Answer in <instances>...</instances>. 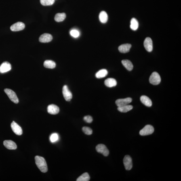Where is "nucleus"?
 Here are the masks:
<instances>
[{"mask_svg":"<svg viewBox=\"0 0 181 181\" xmlns=\"http://www.w3.org/2000/svg\"><path fill=\"white\" fill-rule=\"evenodd\" d=\"M44 66L46 68L53 69L56 67V64L52 60H46L44 63Z\"/></svg>","mask_w":181,"mask_h":181,"instance_id":"4be33fe9","label":"nucleus"},{"mask_svg":"<svg viewBox=\"0 0 181 181\" xmlns=\"http://www.w3.org/2000/svg\"><path fill=\"white\" fill-rule=\"evenodd\" d=\"M144 44L145 48L148 52H151L153 50V42L151 38L149 37L146 38L145 40Z\"/></svg>","mask_w":181,"mask_h":181,"instance_id":"9d476101","label":"nucleus"},{"mask_svg":"<svg viewBox=\"0 0 181 181\" xmlns=\"http://www.w3.org/2000/svg\"><path fill=\"white\" fill-rule=\"evenodd\" d=\"M161 79L158 73L156 72H153L149 78V82L151 84L153 85H158L160 83Z\"/></svg>","mask_w":181,"mask_h":181,"instance_id":"f03ea898","label":"nucleus"},{"mask_svg":"<svg viewBox=\"0 0 181 181\" xmlns=\"http://www.w3.org/2000/svg\"><path fill=\"white\" fill-rule=\"evenodd\" d=\"M35 161L36 165L42 172L45 173L47 172V166L44 158L37 156L35 157Z\"/></svg>","mask_w":181,"mask_h":181,"instance_id":"f257e3e1","label":"nucleus"},{"mask_svg":"<svg viewBox=\"0 0 181 181\" xmlns=\"http://www.w3.org/2000/svg\"><path fill=\"white\" fill-rule=\"evenodd\" d=\"M90 180L88 173L86 172L83 173L81 176L78 178L77 180V181H89Z\"/></svg>","mask_w":181,"mask_h":181,"instance_id":"a878e982","label":"nucleus"},{"mask_svg":"<svg viewBox=\"0 0 181 181\" xmlns=\"http://www.w3.org/2000/svg\"><path fill=\"white\" fill-rule=\"evenodd\" d=\"M62 94L65 99L67 101H70L72 97V93L68 89L67 86L64 85L62 88Z\"/></svg>","mask_w":181,"mask_h":181,"instance_id":"0eeeda50","label":"nucleus"},{"mask_svg":"<svg viewBox=\"0 0 181 181\" xmlns=\"http://www.w3.org/2000/svg\"><path fill=\"white\" fill-rule=\"evenodd\" d=\"M131 47V45L129 44H125L120 45L119 47V50L120 52L122 53L128 52Z\"/></svg>","mask_w":181,"mask_h":181,"instance_id":"dca6fc26","label":"nucleus"},{"mask_svg":"<svg viewBox=\"0 0 181 181\" xmlns=\"http://www.w3.org/2000/svg\"><path fill=\"white\" fill-rule=\"evenodd\" d=\"M66 17V15L65 13H58L55 16L54 19L57 22H61L64 20Z\"/></svg>","mask_w":181,"mask_h":181,"instance_id":"5701e85b","label":"nucleus"},{"mask_svg":"<svg viewBox=\"0 0 181 181\" xmlns=\"http://www.w3.org/2000/svg\"><path fill=\"white\" fill-rule=\"evenodd\" d=\"M11 127L13 131L15 134L19 136L22 134L23 131L21 127L14 121H13L11 123Z\"/></svg>","mask_w":181,"mask_h":181,"instance_id":"9b49d317","label":"nucleus"},{"mask_svg":"<svg viewBox=\"0 0 181 181\" xmlns=\"http://www.w3.org/2000/svg\"><path fill=\"white\" fill-rule=\"evenodd\" d=\"M59 139V136L57 133H53L50 136V140L51 142L54 143L57 141Z\"/></svg>","mask_w":181,"mask_h":181,"instance_id":"cd10ccee","label":"nucleus"},{"mask_svg":"<svg viewBox=\"0 0 181 181\" xmlns=\"http://www.w3.org/2000/svg\"><path fill=\"white\" fill-rule=\"evenodd\" d=\"M52 36L51 34L44 33L40 36L39 40L42 43H48L52 41Z\"/></svg>","mask_w":181,"mask_h":181,"instance_id":"f8f14e48","label":"nucleus"},{"mask_svg":"<svg viewBox=\"0 0 181 181\" xmlns=\"http://www.w3.org/2000/svg\"><path fill=\"white\" fill-rule=\"evenodd\" d=\"M140 100L141 102L144 105L150 107L152 105V101L147 96H142L141 97Z\"/></svg>","mask_w":181,"mask_h":181,"instance_id":"f3484780","label":"nucleus"},{"mask_svg":"<svg viewBox=\"0 0 181 181\" xmlns=\"http://www.w3.org/2000/svg\"><path fill=\"white\" fill-rule=\"evenodd\" d=\"M105 84L108 87H115L117 85V82L113 78H109L107 79L104 82Z\"/></svg>","mask_w":181,"mask_h":181,"instance_id":"a211bd4d","label":"nucleus"},{"mask_svg":"<svg viewBox=\"0 0 181 181\" xmlns=\"http://www.w3.org/2000/svg\"><path fill=\"white\" fill-rule=\"evenodd\" d=\"M25 28V25L24 23L18 22L16 23L11 27V30L13 31H21Z\"/></svg>","mask_w":181,"mask_h":181,"instance_id":"6e6552de","label":"nucleus"},{"mask_svg":"<svg viewBox=\"0 0 181 181\" xmlns=\"http://www.w3.org/2000/svg\"><path fill=\"white\" fill-rule=\"evenodd\" d=\"M55 0H40V3L43 6L52 5L55 2Z\"/></svg>","mask_w":181,"mask_h":181,"instance_id":"bb28decb","label":"nucleus"},{"mask_svg":"<svg viewBox=\"0 0 181 181\" xmlns=\"http://www.w3.org/2000/svg\"><path fill=\"white\" fill-rule=\"evenodd\" d=\"M4 145L7 149L15 150L17 148V146L15 142L11 140H5L3 142Z\"/></svg>","mask_w":181,"mask_h":181,"instance_id":"2eb2a0df","label":"nucleus"},{"mask_svg":"<svg viewBox=\"0 0 181 181\" xmlns=\"http://www.w3.org/2000/svg\"><path fill=\"white\" fill-rule=\"evenodd\" d=\"M70 34L74 38H77L79 37L80 34L79 32L76 30H72L70 32Z\"/></svg>","mask_w":181,"mask_h":181,"instance_id":"c756f323","label":"nucleus"},{"mask_svg":"<svg viewBox=\"0 0 181 181\" xmlns=\"http://www.w3.org/2000/svg\"><path fill=\"white\" fill-rule=\"evenodd\" d=\"M99 19L101 22L102 23H105L107 22L108 16L105 11H101L99 15Z\"/></svg>","mask_w":181,"mask_h":181,"instance_id":"6ab92c4d","label":"nucleus"},{"mask_svg":"<svg viewBox=\"0 0 181 181\" xmlns=\"http://www.w3.org/2000/svg\"><path fill=\"white\" fill-rule=\"evenodd\" d=\"M82 130L85 134L87 135H91L92 134V129L89 127H83Z\"/></svg>","mask_w":181,"mask_h":181,"instance_id":"c85d7f7f","label":"nucleus"},{"mask_svg":"<svg viewBox=\"0 0 181 181\" xmlns=\"http://www.w3.org/2000/svg\"><path fill=\"white\" fill-rule=\"evenodd\" d=\"M84 120L88 123H91L93 121L92 117L89 115L85 116L84 118Z\"/></svg>","mask_w":181,"mask_h":181,"instance_id":"7c9ffc66","label":"nucleus"},{"mask_svg":"<svg viewBox=\"0 0 181 181\" xmlns=\"http://www.w3.org/2000/svg\"><path fill=\"white\" fill-rule=\"evenodd\" d=\"M133 106L132 105H127L119 107L117 109L120 112L126 113V112L130 111L133 109Z\"/></svg>","mask_w":181,"mask_h":181,"instance_id":"412c9836","label":"nucleus"},{"mask_svg":"<svg viewBox=\"0 0 181 181\" xmlns=\"http://www.w3.org/2000/svg\"><path fill=\"white\" fill-rule=\"evenodd\" d=\"M11 64L8 62H5L0 66V72L1 73H5L11 70Z\"/></svg>","mask_w":181,"mask_h":181,"instance_id":"ddd939ff","label":"nucleus"},{"mask_svg":"<svg viewBox=\"0 0 181 181\" xmlns=\"http://www.w3.org/2000/svg\"><path fill=\"white\" fill-rule=\"evenodd\" d=\"M139 27V23L136 19L133 18L131 21L130 28L131 29L134 31L138 29Z\"/></svg>","mask_w":181,"mask_h":181,"instance_id":"393cba45","label":"nucleus"},{"mask_svg":"<svg viewBox=\"0 0 181 181\" xmlns=\"http://www.w3.org/2000/svg\"><path fill=\"white\" fill-rule=\"evenodd\" d=\"M124 165L126 170H131L133 167L132 159L129 155H126L123 160Z\"/></svg>","mask_w":181,"mask_h":181,"instance_id":"423d86ee","label":"nucleus"},{"mask_svg":"<svg viewBox=\"0 0 181 181\" xmlns=\"http://www.w3.org/2000/svg\"><path fill=\"white\" fill-rule=\"evenodd\" d=\"M96 149L98 153L102 154L105 156H107L109 154V151L104 145L100 144L97 145Z\"/></svg>","mask_w":181,"mask_h":181,"instance_id":"39448f33","label":"nucleus"},{"mask_svg":"<svg viewBox=\"0 0 181 181\" xmlns=\"http://www.w3.org/2000/svg\"><path fill=\"white\" fill-rule=\"evenodd\" d=\"M47 111L49 114L56 115L59 113L60 109L58 106L54 104H51L48 106Z\"/></svg>","mask_w":181,"mask_h":181,"instance_id":"4468645a","label":"nucleus"},{"mask_svg":"<svg viewBox=\"0 0 181 181\" xmlns=\"http://www.w3.org/2000/svg\"><path fill=\"white\" fill-rule=\"evenodd\" d=\"M132 101V99L127 98L125 99H120L116 100L115 103L117 106L121 107L128 105Z\"/></svg>","mask_w":181,"mask_h":181,"instance_id":"1a4fd4ad","label":"nucleus"},{"mask_svg":"<svg viewBox=\"0 0 181 181\" xmlns=\"http://www.w3.org/2000/svg\"><path fill=\"white\" fill-rule=\"evenodd\" d=\"M6 94L12 101L16 104L18 103L19 100L18 97L14 91L9 89H5L4 90Z\"/></svg>","mask_w":181,"mask_h":181,"instance_id":"7ed1b4c3","label":"nucleus"},{"mask_svg":"<svg viewBox=\"0 0 181 181\" xmlns=\"http://www.w3.org/2000/svg\"><path fill=\"white\" fill-rule=\"evenodd\" d=\"M154 131V129L152 126L147 125L140 131V134L142 136H147L153 134Z\"/></svg>","mask_w":181,"mask_h":181,"instance_id":"20e7f679","label":"nucleus"},{"mask_svg":"<svg viewBox=\"0 0 181 181\" xmlns=\"http://www.w3.org/2000/svg\"><path fill=\"white\" fill-rule=\"evenodd\" d=\"M108 71L106 69H102L99 71L96 74V77L98 79L105 77L107 75Z\"/></svg>","mask_w":181,"mask_h":181,"instance_id":"b1692460","label":"nucleus"},{"mask_svg":"<svg viewBox=\"0 0 181 181\" xmlns=\"http://www.w3.org/2000/svg\"><path fill=\"white\" fill-rule=\"evenodd\" d=\"M121 62L123 66L127 70H129V71H131L133 69V65L132 62L130 60H123Z\"/></svg>","mask_w":181,"mask_h":181,"instance_id":"aec40b11","label":"nucleus"}]
</instances>
